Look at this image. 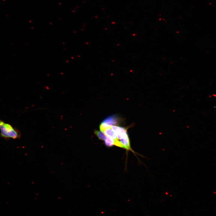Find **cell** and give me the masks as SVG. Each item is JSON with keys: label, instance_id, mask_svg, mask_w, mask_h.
Here are the masks:
<instances>
[{"label": "cell", "instance_id": "cell-1", "mask_svg": "<svg viewBox=\"0 0 216 216\" xmlns=\"http://www.w3.org/2000/svg\"><path fill=\"white\" fill-rule=\"evenodd\" d=\"M0 130L1 136L6 140L19 139L21 137V133L18 130L0 119Z\"/></svg>", "mask_w": 216, "mask_h": 216}, {"label": "cell", "instance_id": "cell-2", "mask_svg": "<svg viewBox=\"0 0 216 216\" xmlns=\"http://www.w3.org/2000/svg\"><path fill=\"white\" fill-rule=\"evenodd\" d=\"M120 122V118L116 115L110 116L105 118L102 123L110 125H115L118 124Z\"/></svg>", "mask_w": 216, "mask_h": 216}, {"label": "cell", "instance_id": "cell-3", "mask_svg": "<svg viewBox=\"0 0 216 216\" xmlns=\"http://www.w3.org/2000/svg\"><path fill=\"white\" fill-rule=\"evenodd\" d=\"M103 132L107 136L112 139L114 142L118 140L117 139L115 132L111 128H107Z\"/></svg>", "mask_w": 216, "mask_h": 216}, {"label": "cell", "instance_id": "cell-4", "mask_svg": "<svg viewBox=\"0 0 216 216\" xmlns=\"http://www.w3.org/2000/svg\"><path fill=\"white\" fill-rule=\"evenodd\" d=\"M94 133L98 139L104 141L107 136L101 130H95Z\"/></svg>", "mask_w": 216, "mask_h": 216}, {"label": "cell", "instance_id": "cell-5", "mask_svg": "<svg viewBox=\"0 0 216 216\" xmlns=\"http://www.w3.org/2000/svg\"><path fill=\"white\" fill-rule=\"evenodd\" d=\"M106 146L108 147L112 146L114 145V142L112 139L107 136L104 140Z\"/></svg>", "mask_w": 216, "mask_h": 216}, {"label": "cell", "instance_id": "cell-6", "mask_svg": "<svg viewBox=\"0 0 216 216\" xmlns=\"http://www.w3.org/2000/svg\"><path fill=\"white\" fill-rule=\"evenodd\" d=\"M111 125H110L102 123L100 126V128L101 131H103L107 128H110Z\"/></svg>", "mask_w": 216, "mask_h": 216}]
</instances>
